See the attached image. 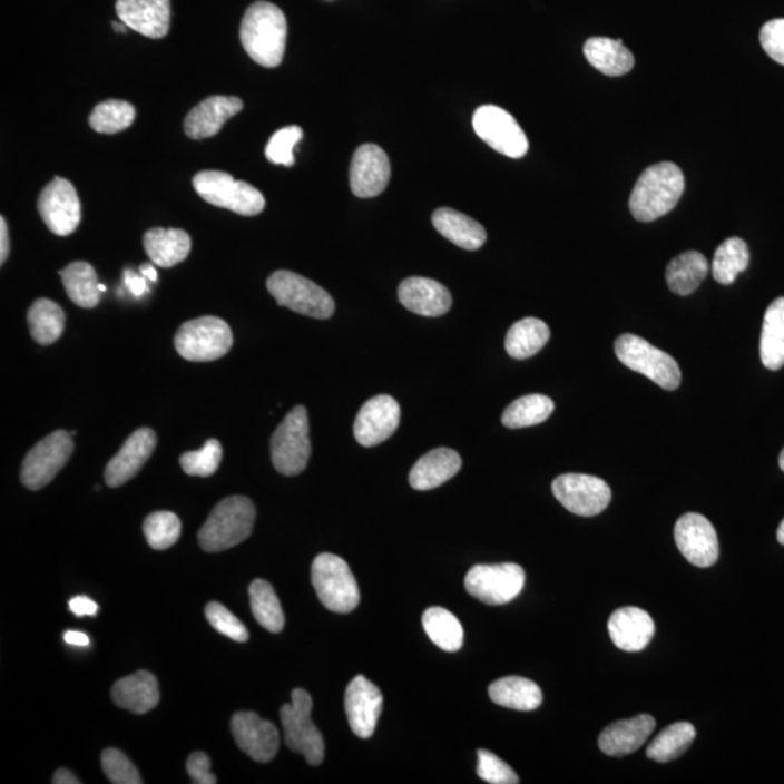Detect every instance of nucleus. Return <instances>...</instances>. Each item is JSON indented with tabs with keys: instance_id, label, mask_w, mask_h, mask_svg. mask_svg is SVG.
Listing matches in <instances>:
<instances>
[{
	"instance_id": "obj_1",
	"label": "nucleus",
	"mask_w": 784,
	"mask_h": 784,
	"mask_svg": "<svg viewBox=\"0 0 784 784\" xmlns=\"http://www.w3.org/2000/svg\"><path fill=\"white\" fill-rule=\"evenodd\" d=\"M288 37L285 13L276 4L259 0L247 8L241 27L243 49L257 65L278 67L284 60Z\"/></svg>"
},
{
	"instance_id": "obj_2",
	"label": "nucleus",
	"mask_w": 784,
	"mask_h": 784,
	"mask_svg": "<svg viewBox=\"0 0 784 784\" xmlns=\"http://www.w3.org/2000/svg\"><path fill=\"white\" fill-rule=\"evenodd\" d=\"M685 186V175L677 165L663 161L649 166L639 176L630 194V213L638 222H655L676 208Z\"/></svg>"
},
{
	"instance_id": "obj_3",
	"label": "nucleus",
	"mask_w": 784,
	"mask_h": 784,
	"mask_svg": "<svg viewBox=\"0 0 784 784\" xmlns=\"http://www.w3.org/2000/svg\"><path fill=\"white\" fill-rule=\"evenodd\" d=\"M256 509L243 496L227 497L219 501L198 533L200 548L207 552H222L236 547L252 535Z\"/></svg>"
},
{
	"instance_id": "obj_4",
	"label": "nucleus",
	"mask_w": 784,
	"mask_h": 784,
	"mask_svg": "<svg viewBox=\"0 0 784 784\" xmlns=\"http://www.w3.org/2000/svg\"><path fill=\"white\" fill-rule=\"evenodd\" d=\"M311 580L324 607L334 614H351L361 601L360 587L347 562L333 553H322L311 567Z\"/></svg>"
},
{
	"instance_id": "obj_5",
	"label": "nucleus",
	"mask_w": 784,
	"mask_h": 784,
	"mask_svg": "<svg viewBox=\"0 0 784 784\" xmlns=\"http://www.w3.org/2000/svg\"><path fill=\"white\" fill-rule=\"evenodd\" d=\"M196 194L214 207L255 217L266 207L265 196L255 186L236 180L226 171L204 170L193 179Z\"/></svg>"
},
{
	"instance_id": "obj_6",
	"label": "nucleus",
	"mask_w": 784,
	"mask_h": 784,
	"mask_svg": "<svg viewBox=\"0 0 784 784\" xmlns=\"http://www.w3.org/2000/svg\"><path fill=\"white\" fill-rule=\"evenodd\" d=\"M615 352L625 366L649 378L661 389L673 391L680 386L682 371L676 360L645 339L630 333L621 334L615 343Z\"/></svg>"
},
{
	"instance_id": "obj_7",
	"label": "nucleus",
	"mask_w": 784,
	"mask_h": 784,
	"mask_svg": "<svg viewBox=\"0 0 784 784\" xmlns=\"http://www.w3.org/2000/svg\"><path fill=\"white\" fill-rule=\"evenodd\" d=\"M271 457L275 470L282 476H298L307 468L311 457L310 423L303 405L291 410L272 434Z\"/></svg>"
},
{
	"instance_id": "obj_8",
	"label": "nucleus",
	"mask_w": 784,
	"mask_h": 784,
	"mask_svg": "<svg viewBox=\"0 0 784 784\" xmlns=\"http://www.w3.org/2000/svg\"><path fill=\"white\" fill-rule=\"evenodd\" d=\"M266 286L282 307L307 317L326 320L336 310V304L326 290L294 272H275L267 278Z\"/></svg>"
},
{
	"instance_id": "obj_9",
	"label": "nucleus",
	"mask_w": 784,
	"mask_h": 784,
	"mask_svg": "<svg viewBox=\"0 0 784 784\" xmlns=\"http://www.w3.org/2000/svg\"><path fill=\"white\" fill-rule=\"evenodd\" d=\"M233 332L224 320L205 315L182 324L175 336L176 352L190 362H213L226 356Z\"/></svg>"
},
{
	"instance_id": "obj_10",
	"label": "nucleus",
	"mask_w": 784,
	"mask_h": 784,
	"mask_svg": "<svg viewBox=\"0 0 784 784\" xmlns=\"http://www.w3.org/2000/svg\"><path fill=\"white\" fill-rule=\"evenodd\" d=\"M291 697L293 700L281 707L285 743L291 752L303 754L311 766H318L324 759V739L311 721L313 699L304 688H295Z\"/></svg>"
},
{
	"instance_id": "obj_11",
	"label": "nucleus",
	"mask_w": 784,
	"mask_h": 784,
	"mask_svg": "<svg viewBox=\"0 0 784 784\" xmlns=\"http://www.w3.org/2000/svg\"><path fill=\"white\" fill-rule=\"evenodd\" d=\"M525 571L518 564H494L472 567L465 577V588L482 604L501 606L510 604L522 592Z\"/></svg>"
},
{
	"instance_id": "obj_12",
	"label": "nucleus",
	"mask_w": 784,
	"mask_h": 784,
	"mask_svg": "<svg viewBox=\"0 0 784 784\" xmlns=\"http://www.w3.org/2000/svg\"><path fill=\"white\" fill-rule=\"evenodd\" d=\"M75 443L66 430H57L38 442L23 459L21 481L28 490L37 491L49 486L56 476L63 470Z\"/></svg>"
},
{
	"instance_id": "obj_13",
	"label": "nucleus",
	"mask_w": 784,
	"mask_h": 784,
	"mask_svg": "<svg viewBox=\"0 0 784 784\" xmlns=\"http://www.w3.org/2000/svg\"><path fill=\"white\" fill-rule=\"evenodd\" d=\"M472 126L482 141L511 159H520L529 150L528 137L522 127L503 108L494 105L478 108Z\"/></svg>"
},
{
	"instance_id": "obj_14",
	"label": "nucleus",
	"mask_w": 784,
	"mask_h": 784,
	"mask_svg": "<svg viewBox=\"0 0 784 784\" xmlns=\"http://www.w3.org/2000/svg\"><path fill=\"white\" fill-rule=\"evenodd\" d=\"M552 492L568 511L582 518L600 514L611 500V490L599 477L564 474L552 482Z\"/></svg>"
},
{
	"instance_id": "obj_15",
	"label": "nucleus",
	"mask_w": 784,
	"mask_h": 784,
	"mask_svg": "<svg viewBox=\"0 0 784 784\" xmlns=\"http://www.w3.org/2000/svg\"><path fill=\"white\" fill-rule=\"evenodd\" d=\"M38 213L56 236L74 234L82 219V207L71 182L65 178L52 179L38 196Z\"/></svg>"
},
{
	"instance_id": "obj_16",
	"label": "nucleus",
	"mask_w": 784,
	"mask_h": 784,
	"mask_svg": "<svg viewBox=\"0 0 784 784\" xmlns=\"http://www.w3.org/2000/svg\"><path fill=\"white\" fill-rule=\"evenodd\" d=\"M677 548L693 566L707 568L719 558V540L714 525L699 513H687L674 529Z\"/></svg>"
},
{
	"instance_id": "obj_17",
	"label": "nucleus",
	"mask_w": 784,
	"mask_h": 784,
	"mask_svg": "<svg viewBox=\"0 0 784 784\" xmlns=\"http://www.w3.org/2000/svg\"><path fill=\"white\" fill-rule=\"evenodd\" d=\"M232 733L238 748L257 763H270L278 753L281 736L272 722L255 712H238L232 719Z\"/></svg>"
},
{
	"instance_id": "obj_18",
	"label": "nucleus",
	"mask_w": 784,
	"mask_h": 784,
	"mask_svg": "<svg viewBox=\"0 0 784 784\" xmlns=\"http://www.w3.org/2000/svg\"><path fill=\"white\" fill-rule=\"evenodd\" d=\"M400 419V404L391 395H376L362 405L353 425V433L362 447H376L395 433Z\"/></svg>"
},
{
	"instance_id": "obj_19",
	"label": "nucleus",
	"mask_w": 784,
	"mask_h": 784,
	"mask_svg": "<svg viewBox=\"0 0 784 784\" xmlns=\"http://www.w3.org/2000/svg\"><path fill=\"white\" fill-rule=\"evenodd\" d=\"M382 693L366 677L353 678L344 695V709L353 734L362 739L371 738L375 733L378 719L382 712Z\"/></svg>"
},
{
	"instance_id": "obj_20",
	"label": "nucleus",
	"mask_w": 784,
	"mask_h": 784,
	"mask_svg": "<svg viewBox=\"0 0 784 784\" xmlns=\"http://www.w3.org/2000/svg\"><path fill=\"white\" fill-rule=\"evenodd\" d=\"M391 165L389 156L376 145H363L353 155L351 189L357 198H374L389 186Z\"/></svg>"
},
{
	"instance_id": "obj_21",
	"label": "nucleus",
	"mask_w": 784,
	"mask_h": 784,
	"mask_svg": "<svg viewBox=\"0 0 784 784\" xmlns=\"http://www.w3.org/2000/svg\"><path fill=\"white\" fill-rule=\"evenodd\" d=\"M156 433L151 429L136 430L119 449L117 455L105 468V482L111 489H117L133 480L155 452Z\"/></svg>"
},
{
	"instance_id": "obj_22",
	"label": "nucleus",
	"mask_w": 784,
	"mask_h": 784,
	"mask_svg": "<svg viewBox=\"0 0 784 784\" xmlns=\"http://www.w3.org/2000/svg\"><path fill=\"white\" fill-rule=\"evenodd\" d=\"M119 21L151 40H160L170 28V0H117Z\"/></svg>"
},
{
	"instance_id": "obj_23",
	"label": "nucleus",
	"mask_w": 784,
	"mask_h": 784,
	"mask_svg": "<svg viewBox=\"0 0 784 784\" xmlns=\"http://www.w3.org/2000/svg\"><path fill=\"white\" fill-rule=\"evenodd\" d=\"M399 300L411 313L424 317H441L452 307V295L447 286L420 276L401 282Z\"/></svg>"
},
{
	"instance_id": "obj_24",
	"label": "nucleus",
	"mask_w": 784,
	"mask_h": 784,
	"mask_svg": "<svg viewBox=\"0 0 784 784\" xmlns=\"http://www.w3.org/2000/svg\"><path fill=\"white\" fill-rule=\"evenodd\" d=\"M243 109L241 98L236 97H209L186 115L185 133L193 140H203L217 136L224 124L237 115Z\"/></svg>"
},
{
	"instance_id": "obj_25",
	"label": "nucleus",
	"mask_w": 784,
	"mask_h": 784,
	"mask_svg": "<svg viewBox=\"0 0 784 784\" xmlns=\"http://www.w3.org/2000/svg\"><path fill=\"white\" fill-rule=\"evenodd\" d=\"M609 634L621 651L638 653L651 643L655 625L651 616L639 607H621L610 616Z\"/></svg>"
},
{
	"instance_id": "obj_26",
	"label": "nucleus",
	"mask_w": 784,
	"mask_h": 784,
	"mask_svg": "<svg viewBox=\"0 0 784 784\" xmlns=\"http://www.w3.org/2000/svg\"><path fill=\"white\" fill-rule=\"evenodd\" d=\"M655 729V719L649 715L615 722L599 736L601 752L610 757H624L638 752Z\"/></svg>"
},
{
	"instance_id": "obj_27",
	"label": "nucleus",
	"mask_w": 784,
	"mask_h": 784,
	"mask_svg": "<svg viewBox=\"0 0 784 784\" xmlns=\"http://www.w3.org/2000/svg\"><path fill=\"white\" fill-rule=\"evenodd\" d=\"M461 468L462 459L457 451L449 448L433 449L411 468L410 486L419 491L438 489L452 480Z\"/></svg>"
},
{
	"instance_id": "obj_28",
	"label": "nucleus",
	"mask_w": 784,
	"mask_h": 784,
	"mask_svg": "<svg viewBox=\"0 0 784 784\" xmlns=\"http://www.w3.org/2000/svg\"><path fill=\"white\" fill-rule=\"evenodd\" d=\"M111 695L115 705L136 715L147 714L160 702L159 683L148 672H137L121 678L115 683Z\"/></svg>"
},
{
	"instance_id": "obj_29",
	"label": "nucleus",
	"mask_w": 784,
	"mask_h": 784,
	"mask_svg": "<svg viewBox=\"0 0 784 784\" xmlns=\"http://www.w3.org/2000/svg\"><path fill=\"white\" fill-rule=\"evenodd\" d=\"M146 253L155 265L174 267L189 256L193 241L188 233L179 228H151L143 238Z\"/></svg>"
},
{
	"instance_id": "obj_30",
	"label": "nucleus",
	"mask_w": 784,
	"mask_h": 784,
	"mask_svg": "<svg viewBox=\"0 0 784 784\" xmlns=\"http://www.w3.org/2000/svg\"><path fill=\"white\" fill-rule=\"evenodd\" d=\"M433 226L444 238L465 251H478L487 242L480 223L452 208H439L432 217Z\"/></svg>"
},
{
	"instance_id": "obj_31",
	"label": "nucleus",
	"mask_w": 784,
	"mask_h": 784,
	"mask_svg": "<svg viewBox=\"0 0 784 784\" xmlns=\"http://www.w3.org/2000/svg\"><path fill=\"white\" fill-rule=\"evenodd\" d=\"M490 699L507 709L530 712L543 702L542 690L529 678L510 676L500 678L489 687Z\"/></svg>"
},
{
	"instance_id": "obj_32",
	"label": "nucleus",
	"mask_w": 784,
	"mask_h": 784,
	"mask_svg": "<svg viewBox=\"0 0 784 784\" xmlns=\"http://www.w3.org/2000/svg\"><path fill=\"white\" fill-rule=\"evenodd\" d=\"M585 56L595 69L606 76H624L633 70L635 59L621 40L595 37L586 41Z\"/></svg>"
},
{
	"instance_id": "obj_33",
	"label": "nucleus",
	"mask_w": 784,
	"mask_h": 784,
	"mask_svg": "<svg viewBox=\"0 0 784 784\" xmlns=\"http://www.w3.org/2000/svg\"><path fill=\"white\" fill-rule=\"evenodd\" d=\"M759 356L770 371L784 366V296L774 300L764 314Z\"/></svg>"
},
{
	"instance_id": "obj_34",
	"label": "nucleus",
	"mask_w": 784,
	"mask_h": 784,
	"mask_svg": "<svg viewBox=\"0 0 784 784\" xmlns=\"http://www.w3.org/2000/svg\"><path fill=\"white\" fill-rule=\"evenodd\" d=\"M709 272V263L699 252L682 253L667 266L666 280L668 288L677 295H690L699 288Z\"/></svg>"
},
{
	"instance_id": "obj_35",
	"label": "nucleus",
	"mask_w": 784,
	"mask_h": 784,
	"mask_svg": "<svg viewBox=\"0 0 784 784\" xmlns=\"http://www.w3.org/2000/svg\"><path fill=\"white\" fill-rule=\"evenodd\" d=\"M551 337L547 323L528 317L514 323L507 332L506 351L514 360H528L542 351Z\"/></svg>"
},
{
	"instance_id": "obj_36",
	"label": "nucleus",
	"mask_w": 784,
	"mask_h": 784,
	"mask_svg": "<svg viewBox=\"0 0 784 784\" xmlns=\"http://www.w3.org/2000/svg\"><path fill=\"white\" fill-rule=\"evenodd\" d=\"M61 281L69 298L82 308L97 307L100 290L97 271L88 262H74L60 271Z\"/></svg>"
},
{
	"instance_id": "obj_37",
	"label": "nucleus",
	"mask_w": 784,
	"mask_h": 784,
	"mask_svg": "<svg viewBox=\"0 0 784 784\" xmlns=\"http://www.w3.org/2000/svg\"><path fill=\"white\" fill-rule=\"evenodd\" d=\"M27 318L33 341L41 346L56 343L65 332V311L55 301L37 300L28 310Z\"/></svg>"
},
{
	"instance_id": "obj_38",
	"label": "nucleus",
	"mask_w": 784,
	"mask_h": 784,
	"mask_svg": "<svg viewBox=\"0 0 784 784\" xmlns=\"http://www.w3.org/2000/svg\"><path fill=\"white\" fill-rule=\"evenodd\" d=\"M423 628L434 645L448 653H457L463 645L461 621L443 607H430L423 614Z\"/></svg>"
},
{
	"instance_id": "obj_39",
	"label": "nucleus",
	"mask_w": 784,
	"mask_h": 784,
	"mask_svg": "<svg viewBox=\"0 0 784 784\" xmlns=\"http://www.w3.org/2000/svg\"><path fill=\"white\" fill-rule=\"evenodd\" d=\"M556 410V404L547 395L530 394L513 401L504 410L501 423L509 429H523L543 423Z\"/></svg>"
},
{
	"instance_id": "obj_40",
	"label": "nucleus",
	"mask_w": 784,
	"mask_h": 784,
	"mask_svg": "<svg viewBox=\"0 0 784 784\" xmlns=\"http://www.w3.org/2000/svg\"><path fill=\"white\" fill-rule=\"evenodd\" d=\"M253 616L262 628L280 634L285 626V615L274 587L265 580H255L248 588Z\"/></svg>"
},
{
	"instance_id": "obj_41",
	"label": "nucleus",
	"mask_w": 784,
	"mask_h": 784,
	"mask_svg": "<svg viewBox=\"0 0 784 784\" xmlns=\"http://www.w3.org/2000/svg\"><path fill=\"white\" fill-rule=\"evenodd\" d=\"M696 738V728L688 722H677L667 726L661 734L648 745V758L657 763H668L687 752Z\"/></svg>"
},
{
	"instance_id": "obj_42",
	"label": "nucleus",
	"mask_w": 784,
	"mask_h": 784,
	"mask_svg": "<svg viewBox=\"0 0 784 784\" xmlns=\"http://www.w3.org/2000/svg\"><path fill=\"white\" fill-rule=\"evenodd\" d=\"M749 251L747 243L739 237H731L716 248L712 274L722 285H731L736 276L747 270Z\"/></svg>"
},
{
	"instance_id": "obj_43",
	"label": "nucleus",
	"mask_w": 784,
	"mask_h": 784,
	"mask_svg": "<svg viewBox=\"0 0 784 784\" xmlns=\"http://www.w3.org/2000/svg\"><path fill=\"white\" fill-rule=\"evenodd\" d=\"M136 119V108L126 100L108 99L95 107L89 126L100 134H117L127 130Z\"/></svg>"
},
{
	"instance_id": "obj_44",
	"label": "nucleus",
	"mask_w": 784,
	"mask_h": 784,
	"mask_svg": "<svg viewBox=\"0 0 784 784\" xmlns=\"http://www.w3.org/2000/svg\"><path fill=\"white\" fill-rule=\"evenodd\" d=\"M143 530H145L148 545L157 551H164L178 542L182 523L178 516L171 511H156L146 518Z\"/></svg>"
},
{
	"instance_id": "obj_45",
	"label": "nucleus",
	"mask_w": 784,
	"mask_h": 784,
	"mask_svg": "<svg viewBox=\"0 0 784 784\" xmlns=\"http://www.w3.org/2000/svg\"><path fill=\"white\" fill-rule=\"evenodd\" d=\"M222 459V443L217 439H209L199 451L184 453L180 457V465L188 476L212 477L217 472Z\"/></svg>"
},
{
	"instance_id": "obj_46",
	"label": "nucleus",
	"mask_w": 784,
	"mask_h": 784,
	"mask_svg": "<svg viewBox=\"0 0 784 784\" xmlns=\"http://www.w3.org/2000/svg\"><path fill=\"white\" fill-rule=\"evenodd\" d=\"M301 138H303V130L296 126L282 128V130L276 131L271 137L270 143H267L266 159L274 165L294 166L295 157L293 151Z\"/></svg>"
},
{
	"instance_id": "obj_47",
	"label": "nucleus",
	"mask_w": 784,
	"mask_h": 784,
	"mask_svg": "<svg viewBox=\"0 0 784 784\" xmlns=\"http://www.w3.org/2000/svg\"><path fill=\"white\" fill-rule=\"evenodd\" d=\"M105 776L114 784H141L143 778L127 755L119 749L108 748L102 753Z\"/></svg>"
},
{
	"instance_id": "obj_48",
	"label": "nucleus",
	"mask_w": 784,
	"mask_h": 784,
	"mask_svg": "<svg viewBox=\"0 0 784 784\" xmlns=\"http://www.w3.org/2000/svg\"><path fill=\"white\" fill-rule=\"evenodd\" d=\"M205 615H207V619L213 628L218 630L219 634H223L224 637L236 640V643H246L248 639L246 626L222 604L212 601V604L205 607Z\"/></svg>"
},
{
	"instance_id": "obj_49",
	"label": "nucleus",
	"mask_w": 784,
	"mask_h": 784,
	"mask_svg": "<svg viewBox=\"0 0 784 784\" xmlns=\"http://www.w3.org/2000/svg\"><path fill=\"white\" fill-rule=\"evenodd\" d=\"M477 774L491 784H518L520 778L503 759L487 749H478Z\"/></svg>"
},
{
	"instance_id": "obj_50",
	"label": "nucleus",
	"mask_w": 784,
	"mask_h": 784,
	"mask_svg": "<svg viewBox=\"0 0 784 784\" xmlns=\"http://www.w3.org/2000/svg\"><path fill=\"white\" fill-rule=\"evenodd\" d=\"M759 42L768 57L784 66V18L767 22L759 32Z\"/></svg>"
},
{
	"instance_id": "obj_51",
	"label": "nucleus",
	"mask_w": 784,
	"mask_h": 784,
	"mask_svg": "<svg viewBox=\"0 0 784 784\" xmlns=\"http://www.w3.org/2000/svg\"><path fill=\"white\" fill-rule=\"evenodd\" d=\"M186 768H188L190 781L195 784H217L218 782L212 773V762H209L207 754H190Z\"/></svg>"
},
{
	"instance_id": "obj_52",
	"label": "nucleus",
	"mask_w": 784,
	"mask_h": 784,
	"mask_svg": "<svg viewBox=\"0 0 784 784\" xmlns=\"http://www.w3.org/2000/svg\"><path fill=\"white\" fill-rule=\"evenodd\" d=\"M69 607L71 614L79 616V618H82V616H95L99 610L98 605L86 596L74 597V599L70 600Z\"/></svg>"
},
{
	"instance_id": "obj_53",
	"label": "nucleus",
	"mask_w": 784,
	"mask_h": 784,
	"mask_svg": "<svg viewBox=\"0 0 784 784\" xmlns=\"http://www.w3.org/2000/svg\"><path fill=\"white\" fill-rule=\"evenodd\" d=\"M146 280V276L143 278V276H138L133 274L130 271H126V285L136 296H141L147 293L148 286Z\"/></svg>"
},
{
	"instance_id": "obj_54",
	"label": "nucleus",
	"mask_w": 784,
	"mask_h": 784,
	"mask_svg": "<svg viewBox=\"0 0 784 784\" xmlns=\"http://www.w3.org/2000/svg\"><path fill=\"white\" fill-rule=\"evenodd\" d=\"M9 256V234L7 219L0 218V263L7 262Z\"/></svg>"
},
{
	"instance_id": "obj_55",
	"label": "nucleus",
	"mask_w": 784,
	"mask_h": 784,
	"mask_svg": "<svg viewBox=\"0 0 784 784\" xmlns=\"http://www.w3.org/2000/svg\"><path fill=\"white\" fill-rule=\"evenodd\" d=\"M65 640L69 645H75V647H89L90 644L88 635L78 633V630H67Z\"/></svg>"
},
{
	"instance_id": "obj_56",
	"label": "nucleus",
	"mask_w": 784,
	"mask_h": 784,
	"mask_svg": "<svg viewBox=\"0 0 784 784\" xmlns=\"http://www.w3.org/2000/svg\"><path fill=\"white\" fill-rule=\"evenodd\" d=\"M52 783L55 784H80L78 777L74 773H70L67 768L57 770L55 777H52Z\"/></svg>"
},
{
	"instance_id": "obj_57",
	"label": "nucleus",
	"mask_w": 784,
	"mask_h": 784,
	"mask_svg": "<svg viewBox=\"0 0 784 784\" xmlns=\"http://www.w3.org/2000/svg\"><path fill=\"white\" fill-rule=\"evenodd\" d=\"M140 271H141L143 276H146V278L151 282H156L157 276H159V275H157L155 267H153L151 265H148V263H146V265H141Z\"/></svg>"
},
{
	"instance_id": "obj_58",
	"label": "nucleus",
	"mask_w": 784,
	"mask_h": 784,
	"mask_svg": "<svg viewBox=\"0 0 784 784\" xmlns=\"http://www.w3.org/2000/svg\"><path fill=\"white\" fill-rule=\"evenodd\" d=\"M777 540H778V542H781V543L783 545V547H784V519H783V522L781 523V526H778V529H777Z\"/></svg>"
},
{
	"instance_id": "obj_59",
	"label": "nucleus",
	"mask_w": 784,
	"mask_h": 784,
	"mask_svg": "<svg viewBox=\"0 0 784 784\" xmlns=\"http://www.w3.org/2000/svg\"><path fill=\"white\" fill-rule=\"evenodd\" d=\"M114 28L118 32H126V28H128V27L126 26V23H122V22L121 23L114 22Z\"/></svg>"
},
{
	"instance_id": "obj_60",
	"label": "nucleus",
	"mask_w": 784,
	"mask_h": 784,
	"mask_svg": "<svg viewBox=\"0 0 784 784\" xmlns=\"http://www.w3.org/2000/svg\"><path fill=\"white\" fill-rule=\"evenodd\" d=\"M778 463H781L782 471L784 472V449L781 453V458H778Z\"/></svg>"
},
{
	"instance_id": "obj_61",
	"label": "nucleus",
	"mask_w": 784,
	"mask_h": 784,
	"mask_svg": "<svg viewBox=\"0 0 784 784\" xmlns=\"http://www.w3.org/2000/svg\"><path fill=\"white\" fill-rule=\"evenodd\" d=\"M99 290H100V293H105V291H107V288H105V285H102V284L99 285Z\"/></svg>"
}]
</instances>
